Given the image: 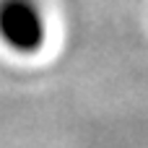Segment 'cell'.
Returning a JSON list of instances; mask_svg holds the SVG:
<instances>
[{
    "label": "cell",
    "mask_w": 148,
    "mask_h": 148,
    "mask_svg": "<svg viewBox=\"0 0 148 148\" xmlns=\"http://www.w3.org/2000/svg\"><path fill=\"white\" fill-rule=\"evenodd\" d=\"M44 34L47 26L36 0H0V39L5 47L31 55L42 47Z\"/></svg>",
    "instance_id": "1"
}]
</instances>
